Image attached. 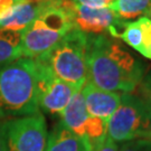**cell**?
<instances>
[{
    "label": "cell",
    "mask_w": 151,
    "mask_h": 151,
    "mask_svg": "<svg viewBox=\"0 0 151 151\" xmlns=\"http://www.w3.org/2000/svg\"><path fill=\"white\" fill-rule=\"evenodd\" d=\"M60 1L62 0H22L10 12L0 18V29L22 32L42 11L60 4Z\"/></svg>",
    "instance_id": "obj_10"
},
{
    "label": "cell",
    "mask_w": 151,
    "mask_h": 151,
    "mask_svg": "<svg viewBox=\"0 0 151 151\" xmlns=\"http://www.w3.org/2000/svg\"><path fill=\"white\" fill-rule=\"evenodd\" d=\"M62 123L73 133H75L81 141L84 140L87 125L90 123L92 115L86 110L84 97L81 91H77L72 96L70 102L60 113Z\"/></svg>",
    "instance_id": "obj_12"
},
{
    "label": "cell",
    "mask_w": 151,
    "mask_h": 151,
    "mask_svg": "<svg viewBox=\"0 0 151 151\" xmlns=\"http://www.w3.org/2000/svg\"><path fill=\"white\" fill-rule=\"evenodd\" d=\"M22 34L9 29H0V65L22 58Z\"/></svg>",
    "instance_id": "obj_14"
},
{
    "label": "cell",
    "mask_w": 151,
    "mask_h": 151,
    "mask_svg": "<svg viewBox=\"0 0 151 151\" xmlns=\"http://www.w3.org/2000/svg\"><path fill=\"white\" fill-rule=\"evenodd\" d=\"M113 38H121L131 48L151 60V18L139 17L132 22H122L110 32Z\"/></svg>",
    "instance_id": "obj_9"
},
{
    "label": "cell",
    "mask_w": 151,
    "mask_h": 151,
    "mask_svg": "<svg viewBox=\"0 0 151 151\" xmlns=\"http://www.w3.org/2000/svg\"><path fill=\"white\" fill-rule=\"evenodd\" d=\"M92 151H119V146L106 134L102 140L97 142Z\"/></svg>",
    "instance_id": "obj_18"
},
{
    "label": "cell",
    "mask_w": 151,
    "mask_h": 151,
    "mask_svg": "<svg viewBox=\"0 0 151 151\" xmlns=\"http://www.w3.org/2000/svg\"><path fill=\"white\" fill-rule=\"evenodd\" d=\"M47 138V123L40 111L6 122L8 151H45Z\"/></svg>",
    "instance_id": "obj_6"
},
{
    "label": "cell",
    "mask_w": 151,
    "mask_h": 151,
    "mask_svg": "<svg viewBox=\"0 0 151 151\" xmlns=\"http://www.w3.org/2000/svg\"><path fill=\"white\" fill-rule=\"evenodd\" d=\"M6 122L7 120L0 119V151H8L6 139Z\"/></svg>",
    "instance_id": "obj_21"
},
{
    "label": "cell",
    "mask_w": 151,
    "mask_h": 151,
    "mask_svg": "<svg viewBox=\"0 0 151 151\" xmlns=\"http://www.w3.org/2000/svg\"><path fill=\"white\" fill-rule=\"evenodd\" d=\"M75 4L82 6H86L91 8H104L110 7L113 4L114 0H73Z\"/></svg>",
    "instance_id": "obj_19"
},
{
    "label": "cell",
    "mask_w": 151,
    "mask_h": 151,
    "mask_svg": "<svg viewBox=\"0 0 151 151\" xmlns=\"http://www.w3.org/2000/svg\"><path fill=\"white\" fill-rule=\"evenodd\" d=\"M151 130V111L143 100L130 93L121 94V102L106 124V134L115 142L139 139Z\"/></svg>",
    "instance_id": "obj_5"
},
{
    "label": "cell",
    "mask_w": 151,
    "mask_h": 151,
    "mask_svg": "<svg viewBox=\"0 0 151 151\" xmlns=\"http://www.w3.org/2000/svg\"><path fill=\"white\" fill-rule=\"evenodd\" d=\"M119 151H151V140L134 139L125 141L119 146Z\"/></svg>",
    "instance_id": "obj_16"
},
{
    "label": "cell",
    "mask_w": 151,
    "mask_h": 151,
    "mask_svg": "<svg viewBox=\"0 0 151 151\" xmlns=\"http://www.w3.org/2000/svg\"><path fill=\"white\" fill-rule=\"evenodd\" d=\"M139 91H140L139 96L143 100V102L148 105L149 110L151 111V72L142 77L139 84Z\"/></svg>",
    "instance_id": "obj_17"
},
{
    "label": "cell",
    "mask_w": 151,
    "mask_h": 151,
    "mask_svg": "<svg viewBox=\"0 0 151 151\" xmlns=\"http://www.w3.org/2000/svg\"><path fill=\"white\" fill-rule=\"evenodd\" d=\"M22 0H0V18L10 12Z\"/></svg>",
    "instance_id": "obj_20"
},
{
    "label": "cell",
    "mask_w": 151,
    "mask_h": 151,
    "mask_svg": "<svg viewBox=\"0 0 151 151\" xmlns=\"http://www.w3.org/2000/svg\"><path fill=\"white\" fill-rule=\"evenodd\" d=\"M38 66V104L49 114H60L77 91L67 82L55 76L42 60L35 58Z\"/></svg>",
    "instance_id": "obj_7"
},
{
    "label": "cell",
    "mask_w": 151,
    "mask_h": 151,
    "mask_svg": "<svg viewBox=\"0 0 151 151\" xmlns=\"http://www.w3.org/2000/svg\"><path fill=\"white\" fill-rule=\"evenodd\" d=\"M87 50L88 34L74 27L54 48L37 60H42L55 76L82 90L88 80Z\"/></svg>",
    "instance_id": "obj_4"
},
{
    "label": "cell",
    "mask_w": 151,
    "mask_h": 151,
    "mask_svg": "<svg viewBox=\"0 0 151 151\" xmlns=\"http://www.w3.org/2000/svg\"><path fill=\"white\" fill-rule=\"evenodd\" d=\"M81 92L87 112L105 122H108L121 102L120 93L101 90L88 81L82 87Z\"/></svg>",
    "instance_id": "obj_11"
},
{
    "label": "cell",
    "mask_w": 151,
    "mask_h": 151,
    "mask_svg": "<svg viewBox=\"0 0 151 151\" xmlns=\"http://www.w3.org/2000/svg\"><path fill=\"white\" fill-rule=\"evenodd\" d=\"M139 139H148V140H151V130L145 132V133L141 135Z\"/></svg>",
    "instance_id": "obj_22"
},
{
    "label": "cell",
    "mask_w": 151,
    "mask_h": 151,
    "mask_svg": "<svg viewBox=\"0 0 151 151\" xmlns=\"http://www.w3.org/2000/svg\"><path fill=\"white\" fill-rule=\"evenodd\" d=\"M143 64L113 37L88 35L87 81L109 92L130 93L143 77Z\"/></svg>",
    "instance_id": "obj_1"
},
{
    "label": "cell",
    "mask_w": 151,
    "mask_h": 151,
    "mask_svg": "<svg viewBox=\"0 0 151 151\" xmlns=\"http://www.w3.org/2000/svg\"><path fill=\"white\" fill-rule=\"evenodd\" d=\"M39 110L36 60L22 57L0 65V119L30 115Z\"/></svg>",
    "instance_id": "obj_2"
},
{
    "label": "cell",
    "mask_w": 151,
    "mask_h": 151,
    "mask_svg": "<svg viewBox=\"0 0 151 151\" xmlns=\"http://www.w3.org/2000/svg\"><path fill=\"white\" fill-rule=\"evenodd\" d=\"M122 19L109 7L91 8L74 2L73 22L74 27L88 35H100L110 32Z\"/></svg>",
    "instance_id": "obj_8"
},
{
    "label": "cell",
    "mask_w": 151,
    "mask_h": 151,
    "mask_svg": "<svg viewBox=\"0 0 151 151\" xmlns=\"http://www.w3.org/2000/svg\"><path fill=\"white\" fill-rule=\"evenodd\" d=\"M74 1L62 0L60 4L42 11L22 34L24 57L38 58L47 54L60 43L70 29L73 22Z\"/></svg>",
    "instance_id": "obj_3"
},
{
    "label": "cell",
    "mask_w": 151,
    "mask_h": 151,
    "mask_svg": "<svg viewBox=\"0 0 151 151\" xmlns=\"http://www.w3.org/2000/svg\"><path fill=\"white\" fill-rule=\"evenodd\" d=\"M109 8L124 22L139 17H151V0H114Z\"/></svg>",
    "instance_id": "obj_15"
},
{
    "label": "cell",
    "mask_w": 151,
    "mask_h": 151,
    "mask_svg": "<svg viewBox=\"0 0 151 151\" xmlns=\"http://www.w3.org/2000/svg\"><path fill=\"white\" fill-rule=\"evenodd\" d=\"M45 151H84L81 139L60 122L48 133Z\"/></svg>",
    "instance_id": "obj_13"
}]
</instances>
